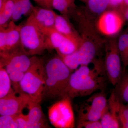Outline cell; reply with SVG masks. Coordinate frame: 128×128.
I'll list each match as a JSON object with an SVG mask.
<instances>
[{"mask_svg":"<svg viewBox=\"0 0 128 128\" xmlns=\"http://www.w3.org/2000/svg\"><path fill=\"white\" fill-rule=\"evenodd\" d=\"M93 62L92 68L88 65L81 66L72 73L62 98L86 96L104 89L108 79L104 64L100 60Z\"/></svg>","mask_w":128,"mask_h":128,"instance_id":"6da1fadb","label":"cell"},{"mask_svg":"<svg viewBox=\"0 0 128 128\" xmlns=\"http://www.w3.org/2000/svg\"><path fill=\"white\" fill-rule=\"evenodd\" d=\"M46 80L43 99L62 97L73 70L58 55L45 64Z\"/></svg>","mask_w":128,"mask_h":128,"instance_id":"7a4b0ae2","label":"cell"},{"mask_svg":"<svg viewBox=\"0 0 128 128\" xmlns=\"http://www.w3.org/2000/svg\"><path fill=\"white\" fill-rule=\"evenodd\" d=\"M31 66L20 82L22 94L33 102L40 103L43 99L46 80L44 60L36 56H32Z\"/></svg>","mask_w":128,"mask_h":128,"instance_id":"3957f363","label":"cell"},{"mask_svg":"<svg viewBox=\"0 0 128 128\" xmlns=\"http://www.w3.org/2000/svg\"><path fill=\"white\" fill-rule=\"evenodd\" d=\"M20 25V46L24 53L28 56L41 55L48 50L47 36L37 24L32 14Z\"/></svg>","mask_w":128,"mask_h":128,"instance_id":"277c9868","label":"cell"},{"mask_svg":"<svg viewBox=\"0 0 128 128\" xmlns=\"http://www.w3.org/2000/svg\"><path fill=\"white\" fill-rule=\"evenodd\" d=\"M108 108L106 94L103 91L93 94L80 105L78 121H100Z\"/></svg>","mask_w":128,"mask_h":128,"instance_id":"5b68a950","label":"cell"},{"mask_svg":"<svg viewBox=\"0 0 128 128\" xmlns=\"http://www.w3.org/2000/svg\"><path fill=\"white\" fill-rule=\"evenodd\" d=\"M97 50L96 44L83 36L80 46L77 50L68 55L59 56L73 71L79 66L88 65L94 62Z\"/></svg>","mask_w":128,"mask_h":128,"instance_id":"8992f818","label":"cell"},{"mask_svg":"<svg viewBox=\"0 0 128 128\" xmlns=\"http://www.w3.org/2000/svg\"><path fill=\"white\" fill-rule=\"evenodd\" d=\"M48 116L51 124L56 128H73L74 118L70 99L63 98L48 108Z\"/></svg>","mask_w":128,"mask_h":128,"instance_id":"52a82bcc","label":"cell"},{"mask_svg":"<svg viewBox=\"0 0 128 128\" xmlns=\"http://www.w3.org/2000/svg\"><path fill=\"white\" fill-rule=\"evenodd\" d=\"M105 47V70L108 80L115 86L123 72L121 69V60L118 42L115 40H112L106 44Z\"/></svg>","mask_w":128,"mask_h":128,"instance_id":"ba28073f","label":"cell"},{"mask_svg":"<svg viewBox=\"0 0 128 128\" xmlns=\"http://www.w3.org/2000/svg\"><path fill=\"white\" fill-rule=\"evenodd\" d=\"M0 66L4 67L8 74L20 72L25 73L31 66L32 57L24 53L22 49L8 54H0Z\"/></svg>","mask_w":128,"mask_h":128,"instance_id":"9c48e42d","label":"cell"},{"mask_svg":"<svg viewBox=\"0 0 128 128\" xmlns=\"http://www.w3.org/2000/svg\"><path fill=\"white\" fill-rule=\"evenodd\" d=\"M20 49V25L10 21L7 27H0V53L8 54Z\"/></svg>","mask_w":128,"mask_h":128,"instance_id":"30bf717a","label":"cell"},{"mask_svg":"<svg viewBox=\"0 0 128 128\" xmlns=\"http://www.w3.org/2000/svg\"><path fill=\"white\" fill-rule=\"evenodd\" d=\"M124 18L117 11H105L99 16L97 27L102 34L112 36L120 31L124 23Z\"/></svg>","mask_w":128,"mask_h":128,"instance_id":"8fae6325","label":"cell"},{"mask_svg":"<svg viewBox=\"0 0 128 128\" xmlns=\"http://www.w3.org/2000/svg\"><path fill=\"white\" fill-rule=\"evenodd\" d=\"M32 101L24 94L16 96L12 94L0 98V115H14L22 113Z\"/></svg>","mask_w":128,"mask_h":128,"instance_id":"7c38bea8","label":"cell"},{"mask_svg":"<svg viewBox=\"0 0 128 128\" xmlns=\"http://www.w3.org/2000/svg\"><path fill=\"white\" fill-rule=\"evenodd\" d=\"M119 101L117 99L113 89L108 100V108L100 119L102 128H120L119 118L118 113Z\"/></svg>","mask_w":128,"mask_h":128,"instance_id":"4fadbf2b","label":"cell"},{"mask_svg":"<svg viewBox=\"0 0 128 128\" xmlns=\"http://www.w3.org/2000/svg\"><path fill=\"white\" fill-rule=\"evenodd\" d=\"M56 13L52 9L34 6L32 14L37 24L44 31L54 28Z\"/></svg>","mask_w":128,"mask_h":128,"instance_id":"5bb4252c","label":"cell"},{"mask_svg":"<svg viewBox=\"0 0 128 128\" xmlns=\"http://www.w3.org/2000/svg\"><path fill=\"white\" fill-rule=\"evenodd\" d=\"M54 28L67 38L81 45L82 38L72 26L66 16L56 13Z\"/></svg>","mask_w":128,"mask_h":128,"instance_id":"9a60e30c","label":"cell"},{"mask_svg":"<svg viewBox=\"0 0 128 128\" xmlns=\"http://www.w3.org/2000/svg\"><path fill=\"white\" fill-rule=\"evenodd\" d=\"M27 108L29 110L27 114L28 128H48V124L40 103L32 101Z\"/></svg>","mask_w":128,"mask_h":128,"instance_id":"2e32d148","label":"cell"},{"mask_svg":"<svg viewBox=\"0 0 128 128\" xmlns=\"http://www.w3.org/2000/svg\"><path fill=\"white\" fill-rule=\"evenodd\" d=\"M14 8L11 21L14 22L20 20L22 16H29L34 6L30 0H14Z\"/></svg>","mask_w":128,"mask_h":128,"instance_id":"e0dca14e","label":"cell"},{"mask_svg":"<svg viewBox=\"0 0 128 128\" xmlns=\"http://www.w3.org/2000/svg\"><path fill=\"white\" fill-rule=\"evenodd\" d=\"M114 89L116 98L120 102L128 104V73L123 71Z\"/></svg>","mask_w":128,"mask_h":128,"instance_id":"ac0fdd59","label":"cell"},{"mask_svg":"<svg viewBox=\"0 0 128 128\" xmlns=\"http://www.w3.org/2000/svg\"><path fill=\"white\" fill-rule=\"evenodd\" d=\"M12 86L11 81L6 69L0 66V98L16 94Z\"/></svg>","mask_w":128,"mask_h":128,"instance_id":"d6986e66","label":"cell"},{"mask_svg":"<svg viewBox=\"0 0 128 128\" xmlns=\"http://www.w3.org/2000/svg\"><path fill=\"white\" fill-rule=\"evenodd\" d=\"M43 32L48 38V50H56L66 38L54 28L44 30Z\"/></svg>","mask_w":128,"mask_h":128,"instance_id":"ffe728a7","label":"cell"},{"mask_svg":"<svg viewBox=\"0 0 128 128\" xmlns=\"http://www.w3.org/2000/svg\"><path fill=\"white\" fill-rule=\"evenodd\" d=\"M14 8V0H6L0 8V27H7L11 21Z\"/></svg>","mask_w":128,"mask_h":128,"instance_id":"44dd1931","label":"cell"},{"mask_svg":"<svg viewBox=\"0 0 128 128\" xmlns=\"http://www.w3.org/2000/svg\"><path fill=\"white\" fill-rule=\"evenodd\" d=\"M118 44L121 61L123 64V71H125V69L128 66L127 60L128 51V38L127 32L123 34L120 36Z\"/></svg>","mask_w":128,"mask_h":128,"instance_id":"7402d4cb","label":"cell"},{"mask_svg":"<svg viewBox=\"0 0 128 128\" xmlns=\"http://www.w3.org/2000/svg\"><path fill=\"white\" fill-rule=\"evenodd\" d=\"M88 9L95 14H102L109 7L110 0H88Z\"/></svg>","mask_w":128,"mask_h":128,"instance_id":"603a6c76","label":"cell"},{"mask_svg":"<svg viewBox=\"0 0 128 128\" xmlns=\"http://www.w3.org/2000/svg\"><path fill=\"white\" fill-rule=\"evenodd\" d=\"M80 44L66 38L59 48L56 50L59 56L70 54L80 48Z\"/></svg>","mask_w":128,"mask_h":128,"instance_id":"cb8c5ba5","label":"cell"},{"mask_svg":"<svg viewBox=\"0 0 128 128\" xmlns=\"http://www.w3.org/2000/svg\"><path fill=\"white\" fill-rule=\"evenodd\" d=\"M75 0H52V9L58 11L63 15L66 16L69 10L75 7Z\"/></svg>","mask_w":128,"mask_h":128,"instance_id":"d4e9b609","label":"cell"},{"mask_svg":"<svg viewBox=\"0 0 128 128\" xmlns=\"http://www.w3.org/2000/svg\"><path fill=\"white\" fill-rule=\"evenodd\" d=\"M118 113L122 128H128V105H124L119 102Z\"/></svg>","mask_w":128,"mask_h":128,"instance_id":"484cf974","label":"cell"},{"mask_svg":"<svg viewBox=\"0 0 128 128\" xmlns=\"http://www.w3.org/2000/svg\"><path fill=\"white\" fill-rule=\"evenodd\" d=\"M17 115H1L0 128H18L16 121Z\"/></svg>","mask_w":128,"mask_h":128,"instance_id":"4316f807","label":"cell"},{"mask_svg":"<svg viewBox=\"0 0 128 128\" xmlns=\"http://www.w3.org/2000/svg\"><path fill=\"white\" fill-rule=\"evenodd\" d=\"M77 128H102V126L99 121L84 120L78 121Z\"/></svg>","mask_w":128,"mask_h":128,"instance_id":"83f0119b","label":"cell"},{"mask_svg":"<svg viewBox=\"0 0 128 128\" xmlns=\"http://www.w3.org/2000/svg\"><path fill=\"white\" fill-rule=\"evenodd\" d=\"M16 122L18 128H28V122L27 114L24 115L22 113L17 114Z\"/></svg>","mask_w":128,"mask_h":128,"instance_id":"f1b7e54d","label":"cell"},{"mask_svg":"<svg viewBox=\"0 0 128 128\" xmlns=\"http://www.w3.org/2000/svg\"><path fill=\"white\" fill-rule=\"evenodd\" d=\"M125 6L124 0H110L109 7L112 8L120 7L122 9Z\"/></svg>","mask_w":128,"mask_h":128,"instance_id":"f546056e","label":"cell"},{"mask_svg":"<svg viewBox=\"0 0 128 128\" xmlns=\"http://www.w3.org/2000/svg\"><path fill=\"white\" fill-rule=\"evenodd\" d=\"M41 7L52 9V4L48 0H34Z\"/></svg>","mask_w":128,"mask_h":128,"instance_id":"4dcf8cb0","label":"cell"},{"mask_svg":"<svg viewBox=\"0 0 128 128\" xmlns=\"http://www.w3.org/2000/svg\"><path fill=\"white\" fill-rule=\"evenodd\" d=\"M123 11L124 12V18L128 21V7H124L123 9Z\"/></svg>","mask_w":128,"mask_h":128,"instance_id":"1f68e13d","label":"cell"},{"mask_svg":"<svg viewBox=\"0 0 128 128\" xmlns=\"http://www.w3.org/2000/svg\"><path fill=\"white\" fill-rule=\"evenodd\" d=\"M127 34H128V32H127ZM127 66H128V56H127Z\"/></svg>","mask_w":128,"mask_h":128,"instance_id":"d6a6232c","label":"cell"},{"mask_svg":"<svg viewBox=\"0 0 128 128\" xmlns=\"http://www.w3.org/2000/svg\"><path fill=\"white\" fill-rule=\"evenodd\" d=\"M80 0L81 1L83 2H86L88 0Z\"/></svg>","mask_w":128,"mask_h":128,"instance_id":"836d02e7","label":"cell"},{"mask_svg":"<svg viewBox=\"0 0 128 128\" xmlns=\"http://www.w3.org/2000/svg\"><path fill=\"white\" fill-rule=\"evenodd\" d=\"M49 1L50 2V3H51V4H52V0H49Z\"/></svg>","mask_w":128,"mask_h":128,"instance_id":"e575fe53","label":"cell"}]
</instances>
